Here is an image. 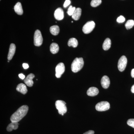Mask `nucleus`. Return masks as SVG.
I'll list each match as a JSON object with an SVG mask.
<instances>
[{
    "label": "nucleus",
    "mask_w": 134,
    "mask_h": 134,
    "mask_svg": "<svg viewBox=\"0 0 134 134\" xmlns=\"http://www.w3.org/2000/svg\"><path fill=\"white\" fill-rule=\"evenodd\" d=\"M29 109V107L26 105H23L19 107L10 117L11 122H18L20 121L27 114Z\"/></svg>",
    "instance_id": "nucleus-1"
},
{
    "label": "nucleus",
    "mask_w": 134,
    "mask_h": 134,
    "mask_svg": "<svg viewBox=\"0 0 134 134\" xmlns=\"http://www.w3.org/2000/svg\"><path fill=\"white\" fill-rule=\"evenodd\" d=\"M84 65L83 59L82 58H76L73 61L71 65L72 72L76 73L82 68Z\"/></svg>",
    "instance_id": "nucleus-2"
},
{
    "label": "nucleus",
    "mask_w": 134,
    "mask_h": 134,
    "mask_svg": "<svg viewBox=\"0 0 134 134\" xmlns=\"http://www.w3.org/2000/svg\"><path fill=\"white\" fill-rule=\"evenodd\" d=\"M66 104V103L63 100H57L55 102V107L60 114L63 115L66 113L67 108Z\"/></svg>",
    "instance_id": "nucleus-3"
},
{
    "label": "nucleus",
    "mask_w": 134,
    "mask_h": 134,
    "mask_svg": "<svg viewBox=\"0 0 134 134\" xmlns=\"http://www.w3.org/2000/svg\"><path fill=\"white\" fill-rule=\"evenodd\" d=\"M43 38L41 32L39 30H37L35 31L34 35V44L36 46H40L42 44Z\"/></svg>",
    "instance_id": "nucleus-4"
},
{
    "label": "nucleus",
    "mask_w": 134,
    "mask_h": 134,
    "mask_svg": "<svg viewBox=\"0 0 134 134\" xmlns=\"http://www.w3.org/2000/svg\"><path fill=\"white\" fill-rule=\"evenodd\" d=\"M110 108V103L107 101H101L97 103L96 106V110L99 111H107Z\"/></svg>",
    "instance_id": "nucleus-5"
},
{
    "label": "nucleus",
    "mask_w": 134,
    "mask_h": 134,
    "mask_svg": "<svg viewBox=\"0 0 134 134\" xmlns=\"http://www.w3.org/2000/svg\"><path fill=\"white\" fill-rule=\"evenodd\" d=\"M95 27V23L93 21L88 22L84 25L82 31L84 33L88 34L93 31Z\"/></svg>",
    "instance_id": "nucleus-6"
},
{
    "label": "nucleus",
    "mask_w": 134,
    "mask_h": 134,
    "mask_svg": "<svg viewBox=\"0 0 134 134\" xmlns=\"http://www.w3.org/2000/svg\"><path fill=\"white\" fill-rule=\"evenodd\" d=\"M127 62V58L125 55H122L121 56L118 63V68L120 72H122L125 70Z\"/></svg>",
    "instance_id": "nucleus-7"
},
{
    "label": "nucleus",
    "mask_w": 134,
    "mask_h": 134,
    "mask_svg": "<svg viewBox=\"0 0 134 134\" xmlns=\"http://www.w3.org/2000/svg\"><path fill=\"white\" fill-rule=\"evenodd\" d=\"M65 71V66L64 63H60L55 68V76L57 78H60Z\"/></svg>",
    "instance_id": "nucleus-8"
},
{
    "label": "nucleus",
    "mask_w": 134,
    "mask_h": 134,
    "mask_svg": "<svg viewBox=\"0 0 134 134\" xmlns=\"http://www.w3.org/2000/svg\"><path fill=\"white\" fill-rule=\"evenodd\" d=\"M54 16L55 19L62 20L64 18V12L61 8H59L55 10L54 13Z\"/></svg>",
    "instance_id": "nucleus-9"
},
{
    "label": "nucleus",
    "mask_w": 134,
    "mask_h": 134,
    "mask_svg": "<svg viewBox=\"0 0 134 134\" xmlns=\"http://www.w3.org/2000/svg\"><path fill=\"white\" fill-rule=\"evenodd\" d=\"M35 77V75L33 74H30L28 75L25 79L24 82L27 86L32 87L33 86L34 82L32 79Z\"/></svg>",
    "instance_id": "nucleus-10"
},
{
    "label": "nucleus",
    "mask_w": 134,
    "mask_h": 134,
    "mask_svg": "<svg viewBox=\"0 0 134 134\" xmlns=\"http://www.w3.org/2000/svg\"><path fill=\"white\" fill-rule=\"evenodd\" d=\"M101 85L103 88L104 89L108 88L110 85V80L107 76H104L101 80Z\"/></svg>",
    "instance_id": "nucleus-11"
},
{
    "label": "nucleus",
    "mask_w": 134,
    "mask_h": 134,
    "mask_svg": "<svg viewBox=\"0 0 134 134\" xmlns=\"http://www.w3.org/2000/svg\"><path fill=\"white\" fill-rule=\"evenodd\" d=\"M16 50V46L15 44H10V46L9 51L8 55V60H12L13 56L14 55Z\"/></svg>",
    "instance_id": "nucleus-12"
},
{
    "label": "nucleus",
    "mask_w": 134,
    "mask_h": 134,
    "mask_svg": "<svg viewBox=\"0 0 134 134\" xmlns=\"http://www.w3.org/2000/svg\"><path fill=\"white\" fill-rule=\"evenodd\" d=\"M16 90L17 91L23 94H26L28 91L26 85L24 84L23 83L18 84L17 86Z\"/></svg>",
    "instance_id": "nucleus-13"
},
{
    "label": "nucleus",
    "mask_w": 134,
    "mask_h": 134,
    "mask_svg": "<svg viewBox=\"0 0 134 134\" xmlns=\"http://www.w3.org/2000/svg\"><path fill=\"white\" fill-rule=\"evenodd\" d=\"M99 93V90L97 88L92 87L88 89L87 91V94L89 96L93 97L97 95Z\"/></svg>",
    "instance_id": "nucleus-14"
},
{
    "label": "nucleus",
    "mask_w": 134,
    "mask_h": 134,
    "mask_svg": "<svg viewBox=\"0 0 134 134\" xmlns=\"http://www.w3.org/2000/svg\"><path fill=\"white\" fill-rule=\"evenodd\" d=\"M82 13V10L80 8H78L76 9L74 14L72 15V18L74 20L77 21L80 19Z\"/></svg>",
    "instance_id": "nucleus-15"
},
{
    "label": "nucleus",
    "mask_w": 134,
    "mask_h": 134,
    "mask_svg": "<svg viewBox=\"0 0 134 134\" xmlns=\"http://www.w3.org/2000/svg\"><path fill=\"white\" fill-rule=\"evenodd\" d=\"M14 9L15 12L17 14L22 15L23 14V10L22 8L21 4L20 2H18L16 3L14 7Z\"/></svg>",
    "instance_id": "nucleus-16"
},
{
    "label": "nucleus",
    "mask_w": 134,
    "mask_h": 134,
    "mask_svg": "<svg viewBox=\"0 0 134 134\" xmlns=\"http://www.w3.org/2000/svg\"><path fill=\"white\" fill-rule=\"evenodd\" d=\"M59 49V45L56 43H52L50 46V51L53 54H55L58 52Z\"/></svg>",
    "instance_id": "nucleus-17"
},
{
    "label": "nucleus",
    "mask_w": 134,
    "mask_h": 134,
    "mask_svg": "<svg viewBox=\"0 0 134 134\" xmlns=\"http://www.w3.org/2000/svg\"><path fill=\"white\" fill-rule=\"evenodd\" d=\"M18 122H12L8 125L7 130L8 132H11L13 130H16L18 128Z\"/></svg>",
    "instance_id": "nucleus-18"
},
{
    "label": "nucleus",
    "mask_w": 134,
    "mask_h": 134,
    "mask_svg": "<svg viewBox=\"0 0 134 134\" xmlns=\"http://www.w3.org/2000/svg\"><path fill=\"white\" fill-rule=\"evenodd\" d=\"M50 32L54 36H57L59 34L60 29L58 25H53L51 26L50 29Z\"/></svg>",
    "instance_id": "nucleus-19"
},
{
    "label": "nucleus",
    "mask_w": 134,
    "mask_h": 134,
    "mask_svg": "<svg viewBox=\"0 0 134 134\" xmlns=\"http://www.w3.org/2000/svg\"><path fill=\"white\" fill-rule=\"evenodd\" d=\"M78 44V41L76 38H72L70 39L68 42V45L69 46L73 47L74 48H75L77 46Z\"/></svg>",
    "instance_id": "nucleus-20"
},
{
    "label": "nucleus",
    "mask_w": 134,
    "mask_h": 134,
    "mask_svg": "<svg viewBox=\"0 0 134 134\" xmlns=\"http://www.w3.org/2000/svg\"><path fill=\"white\" fill-rule=\"evenodd\" d=\"M111 46V40L109 38H107L105 40L103 44V48L104 50H107L110 49Z\"/></svg>",
    "instance_id": "nucleus-21"
},
{
    "label": "nucleus",
    "mask_w": 134,
    "mask_h": 134,
    "mask_svg": "<svg viewBox=\"0 0 134 134\" xmlns=\"http://www.w3.org/2000/svg\"><path fill=\"white\" fill-rule=\"evenodd\" d=\"M134 25V21L133 20H129L125 24V27L127 30L132 29Z\"/></svg>",
    "instance_id": "nucleus-22"
},
{
    "label": "nucleus",
    "mask_w": 134,
    "mask_h": 134,
    "mask_svg": "<svg viewBox=\"0 0 134 134\" xmlns=\"http://www.w3.org/2000/svg\"><path fill=\"white\" fill-rule=\"evenodd\" d=\"M101 0H92L91 3V5L93 7H96L101 4Z\"/></svg>",
    "instance_id": "nucleus-23"
},
{
    "label": "nucleus",
    "mask_w": 134,
    "mask_h": 134,
    "mask_svg": "<svg viewBox=\"0 0 134 134\" xmlns=\"http://www.w3.org/2000/svg\"><path fill=\"white\" fill-rule=\"evenodd\" d=\"M76 9V8L75 7H73L72 6H70V7L69 8L68 12H67L68 14L69 15V16H72L75 10Z\"/></svg>",
    "instance_id": "nucleus-24"
},
{
    "label": "nucleus",
    "mask_w": 134,
    "mask_h": 134,
    "mask_svg": "<svg viewBox=\"0 0 134 134\" xmlns=\"http://www.w3.org/2000/svg\"><path fill=\"white\" fill-rule=\"evenodd\" d=\"M127 124L134 128V119H130L128 120Z\"/></svg>",
    "instance_id": "nucleus-25"
},
{
    "label": "nucleus",
    "mask_w": 134,
    "mask_h": 134,
    "mask_svg": "<svg viewBox=\"0 0 134 134\" xmlns=\"http://www.w3.org/2000/svg\"><path fill=\"white\" fill-rule=\"evenodd\" d=\"M125 18L123 16L121 15L117 18V21L119 23H122L125 21Z\"/></svg>",
    "instance_id": "nucleus-26"
},
{
    "label": "nucleus",
    "mask_w": 134,
    "mask_h": 134,
    "mask_svg": "<svg viewBox=\"0 0 134 134\" xmlns=\"http://www.w3.org/2000/svg\"><path fill=\"white\" fill-rule=\"evenodd\" d=\"M70 3H71V2L70 0H66L63 5V7L64 8H66L70 4Z\"/></svg>",
    "instance_id": "nucleus-27"
},
{
    "label": "nucleus",
    "mask_w": 134,
    "mask_h": 134,
    "mask_svg": "<svg viewBox=\"0 0 134 134\" xmlns=\"http://www.w3.org/2000/svg\"><path fill=\"white\" fill-rule=\"evenodd\" d=\"M23 67L24 69H27L29 68V65L27 63H23Z\"/></svg>",
    "instance_id": "nucleus-28"
},
{
    "label": "nucleus",
    "mask_w": 134,
    "mask_h": 134,
    "mask_svg": "<svg viewBox=\"0 0 134 134\" xmlns=\"http://www.w3.org/2000/svg\"><path fill=\"white\" fill-rule=\"evenodd\" d=\"M94 132L93 130H89L88 132H85L83 134H94Z\"/></svg>",
    "instance_id": "nucleus-29"
},
{
    "label": "nucleus",
    "mask_w": 134,
    "mask_h": 134,
    "mask_svg": "<svg viewBox=\"0 0 134 134\" xmlns=\"http://www.w3.org/2000/svg\"><path fill=\"white\" fill-rule=\"evenodd\" d=\"M19 78H21L22 79H24L25 78V76L23 74H19Z\"/></svg>",
    "instance_id": "nucleus-30"
},
{
    "label": "nucleus",
    "mask_w": 134,
    "mask_h": 134,
    "mask_svg": "<svg viewBox=\"0 0 134 134\" xmlns=\"http://www.w3.org/2000/svg\"><path fill=\"white\" fill-rule=\"evenodd\" d=\"M131 76L133 78H134V69H133L131 71Z\"/></svg>",
    "instance_id": "nucleus-31"
},
{
    "label": "nucleus",
    "mask_w": 134,
    "mask_h": 134,
    "mask_svg": "<svg viewBox=\"0 0 134 134\" xmlns=\"http://www.w3.org/2000/svg\"><path fill=\"white\" fill-rule=\"evenodd\" d=\"M131 92L132 93H134V85L132 86L131 90Z\"/></svg>",
    "instance_id": "nucleus-32"
}]
</instances>
